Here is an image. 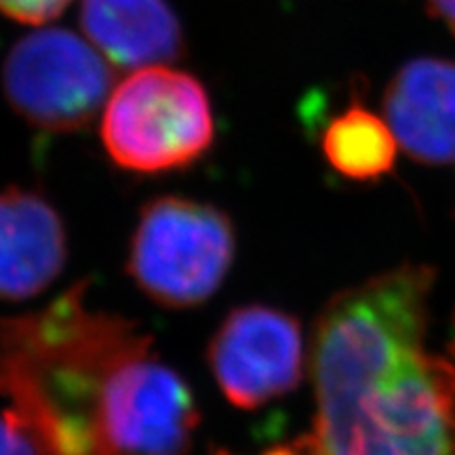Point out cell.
I'll return each mask as SVG.
<instances>
[{
    "label": "cell",
    "mask_w": 455,
    "mask_h": 455,
    "mask_svg": "<svg viewBox=\"0 0 455 455\" xmlns=\"http://www.w3.org/2000/svg\"><path fill=\"white\" fill-rule=\"evenodd\" d=\"M382 112L409 158L432 167L455 163V61H407L386 84Z\"/></svg>",
    "instance_id": "cell-9"
},
{
    "label": "cell",
    "mask_w": 455,
    "mask_h": 455,
    "mask_svg": "<svg viewBox=\"0 0 455 455\" xmlns=\"http://www.w3.org/2000/svg\"><path fill=\"white\" fill-rule=\"evenodd\" d=\"M114 70L91 43L64 28L28 34L3 68L9 106L32 127L70 133L93 121L112 93Z\"/></svg>",
    "instance_id": "cell-5"
},
{
    "label": "cell",
    "mask_w": 455,
    "mask_h": 455,
    "mask_svg": "<svg viewBox=\"0 0 455 455\" xmlns=\"http://www.w3.org/2000/svg\"><path fill=\"white\" fill-rule=\"evenodd\" d=\"M68 261L64 218L43 192L0 190V299L26 301L53 284Z\"/></svg>",
    "instance_id": "cell-8"
},
{
    "label": "cell",
    "mask_w": 455,
    "mask_h": 455,
    "mask_svg": "<svg viewBox=\"0 0 455 455\" xmlns=\"http://www.w3.org/2000/svg\"><path fill=\"white\" fill-rule=\"evenodd\" d=\"M235 259L236 228L224 209L163 195L140 209L124 268L148 299L169 310H190L220 291Z\"/></svg>",
    "instance_id": "cell-3"
},
{
    "label": "cell",
    "mask_w": 455,
    "mask_h": 455,
    "mask_svg": "<svg viewBox=\"0 0 455 455\" xmlns=\"http://www.w3.org/2000/svg\"><path fill=\"white\" fill-rule=\"evenodd\" d=\"M215 455H232V453H228V451H218Z\"/></svg>",
    "instance_id": "cell-17"
},
{
    "label": "cell",
    "mask_w": 455,
    "mask_h": 455,
    "mask_svg": "<svg viewBox=\"0 0 455 455\" xmlns=\"http://www.w3.org/2000/svg\"><path fill=\"white\" fill-rule=\"evenodd\" d=\"M321 150L341 178L375 181L392 173L401 148L386 118L355 101L325 124Z\"/></svg>",
    "instance_id": "cell-11"
},
{
    "label": "cell",
    "mask_w": 455,
    "mask_h": 455,
    "mask_svg": "<svg viewBox=\"0 0 455 455\" xmlns=\"http://www.w3.org/2000/svg\"><path fill=\"white\" fill-rule=\"evenodd\" d=\"M78 281L41 310L0 318V395L41 455H110L101 401L112 367L148 335L87 301Z\"/></svg>",
    "instance_id": "cell-2"
},
{
    "label": "cell",
    "mask_w": 455,
    "mask_h": 455,
    "mask_svg": "<svg viewBox=\"0 0 455 455\" xmlns=\"http://www.w3.org/2000/svg\"><path fill=\"white\" fill-rule=\"evenodd\" d=\"M449 350H451V356L455 361V316H453V333H451V341H449Z\"/></svg>",
    "instance_id": "cell-16"
},
{
    "label": "cell",
    "mask_w": 455,
    "mask_h": 455,
    "mask_svg": "<svg viewBox=\"0 0 455 455\" xmlns=\"http://www.w3.org/2000/svg\"><path fill=\"white\" fill-rule=\"evenodd\" d=\"M201 426L195 390L148 335L108 375L101 435L110 455H190Z\"/></svg>",
    "instance_id": "cell-6"
},
{
    "label": "cell",
    "mask_w": 455,
    "mask_h": 455,
    "mask_svg": "<svg viewBox=\"0 0 455 455\" xmlns=\"http://www.w3.org/2000/svg\"><path fill=\"white\" fill-rule=\"evenodd\" d=\"M261 455H306L304 447H301L299 441H295L293 445H278L272 447L268 451H264Z\"/></svg>",
    "instance_id": "cell-15"
},
{
    "label": "cell",
    "mask_w": 455,
    "mask_h": 455,
    "mask_svg": "<svg viewBox=\"0 0 455 455\" xmlns=\"http://www.w3.org/2000/svg\"><path fill=\"white\" fill-rule=\"evenodd\" d=\"M215 141L207 89L192 74L140 68L112 89L101 118V144L118 169L173 173L196 164Z\"/></svg>",
    "instance_id": "cell-4"
},
{
    "label": "cell",
    "mask_w": 455,
    "mask_h": 455,
    "mask_svg": "<svg viewBox=\"0 0 455 455\" xmlns=\"http://www.w3.org/2000/svg\"><path fill=\"white\" fill-rule=\"evenodd\" d=\"M207 365L226 401L243 411L291 395L306 371L299 318L268 304L236 306L209 339Z\"/></svg>",
    "instance_id": "cell-7"
},
{
    "label": "cell",
    "mask_w": 455,
    "mask_h": 455,
    "mask_svg": "<svg viewBox=\"0 0 455 455\" xmlns=\"http://www.w3.org/2000/svg\"><path fill=\"white\" fill-rule=\"evenodd\" d=\"M432 284L435 270L405 264L327 301L306 455H455V365L426 348Z\"/></svg>",
    "instance_id": "cell-1"
},
{
    "label": "cell",
    "mask_w": 455,
    "mask_h": 455,
    "mask_svg": "<svg viewBox=\"0 0 455 455\" xmlns=\"http://www.w3.org/2000/svg\"><path fill=\"white\" fill-rule=\"evenodd\" d=\"M0 455H41L32 435L11 409L0 413Z\"/></svg>",
    "instance_id": "cell-13"
},
{
    "label": "cell",
    "mask_w": 455,
    "mask_h": 455,
    "mask_svg": "<svg viewBox=\"0 0 455 455\" xmlns=\"http://www.w3.org/2000/svg\"><path fill=\"white\" fill-rule=\"evenodd\" d=\"M72 0H0V13L17 24L44 26L68 9Z\"/></svg>",
    "instance_id": "cell-12"
},
{
    "label": "cell",
    "mask_w": 455,
    "mask_h": 455,
    "mask_svg": "<svg viewBox=\"0 0 455 455\" xmlns=\"http://www.w3.org/2000/svg\"><path fill=\"white\" fill-rule=\"evenodd\" d=\"M428 13L455 34V0H426Z\"/></svg>",
    "instance_id": "cell-14"
},
{
    "label": "cell",
    "mask_w": 455,
    "mask_h": 455,
    "mask_svg": "<svg viewBox=\"0 0 455 455\" xmlns=\"http://www.w3.org/2000/svg\"><path fill=\"white\" fill-rule=\"evenodd\" d=\"M89 43L116 68H150L186 53L184 28L167 0H81Z\"/></svg>",
    "instance_id": "cell-10"
}]
</instances>
